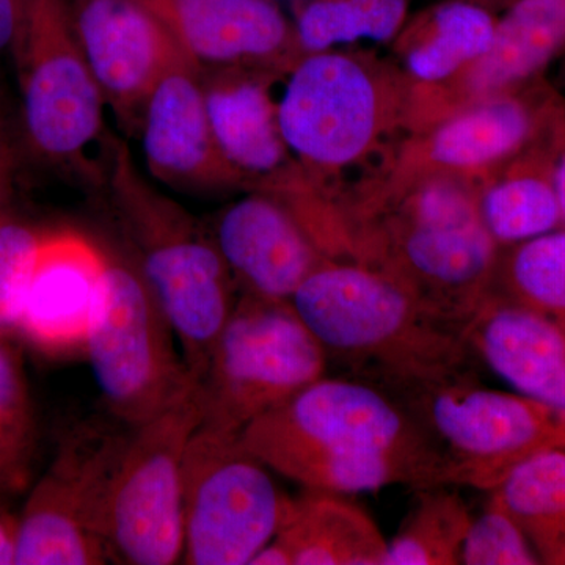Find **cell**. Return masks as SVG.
I'll return each mask as SVG.
<instances>
[{"mask_svg": "<svg viewBox=\"0 0 565 565\" xmlns=\"http://www.w3.org/2000/svg\"><path fill=\"white\" fill-rule=\"evenodd\" d=\"M241 437L269 470L308 490L456 486L451 463L407 408L360 379L323 375Z\"/></svg>", "mask_w": 565, "mask_h": 565, "instance_id": "obj_1", "label": "cell"}, {"mask_svg": "<svg viewBox=\"0 0 565 565\" xmlns=\"http://www.w3.org/2000/svg\"><path fill=\"white\" fill-rule=\"evenodd\" d=\"M275 99L289 154L337 211L381 188L414 134L411 85L363 52L299 55L275 77Z\"/></svg>", "mask_w": 565, "mask_h": 565, "instance_id": "obj_2", "label": "cell"}, {"mask_svg": "<svg viewBox=\"0 0 565 565\" xmlns=\"http://www.w3.org/2000/svg\"><path fill=\"white\" fill-rule=\"evenodd\" d=\"M289 302L327 359L388 393L476 379L463 329L373 267L327 259Z\"/></svg>", "mask_w": 565, "mask_h": 565, "instance_id": "obj_3", "label": "cell"}, {"mask_svg": "<svg viewBox=\"0 0 565 565\" xmlns=\"http://www.w3.org/2000/svg\"><path fill=\"white\" fill-rule=\"evenodd\" d=\"M106 185L134 263L199 382L239 297L232 274L210 230L150 181L125 140L111 139Z\"/></svg>", "mask_w": 565, "mask_h": 565, "instance_id": "obj_4", "label": "cell"}, {"mask_svg": "<svg viewBox=\"0 0 565 565\" xmlns=\"http://www.w3.org/2000/svg\"><path fill=\"white\" fill-rule=\"evenodd\" d=\"M177 344L132 256L109 247L84 353L115 422L132 429L188 392L195 381Z\"/></svg>", "mask_w": 565, "mask_h": 565, "instance_id": "obj_5", "label": "cell"}, {"mask_svg": "<svg viewBox=\"0 0 565 565\" xmlns=\"http://www.w3.org/2000/svg\"><path fill=\"white\" fill-rule=\"evenodd\" d=\"M327 363L291 302L239 294L195 382L202 424L243 433L323 377Z\"/></svg>", "mask_w": 565, "mask_h": 565, "instance_id": "obj_6", "label": "cell"}, {"mask_svg": "<svg viewBox=\"0 0 565 565\" xmlns=\"http://www.w3.org/2000/svg\"><path fill=\"white\" fill-rule=\"evenodd\" d=\"M10 54L32 150L106 184L92 151L106 141L107 104L74 32L70 0H28Z\"/></svg>", "mask_w": 565, "mask_h": 565, "instance_id": "obj_7", "label": "cell"}, {"mask_svg": "<svg viewBox=\"0 0 565 565\" xmlns=\"http://www.w3.org/2000/svg\"><path fill=\"white\" fill-rule=\"evenodd\" d=\"M455 470L456 486L489 490L526 459L565 449V418L523 394L482 388L476 379L390 393Z\"/></svg>", "mask_w": 565, "mask_h": 565, "instance_id": "obj_8", "label": "cell"}, {"mask_svg": "<svg viewBox=\"0 0 565 565\" xmlns=\"http://www.w3.org/2000/svg\"><path fill=\"white\" fill-rule=\"evenodd\" d=\"M241 434L200 424L189 441L182 564H250L280 527L289 498Z\"/></svg>", "mask_w": 565, "mask_h": 565, "instance_id": "obj_9", "label": "cell"}, {"mask_svg": "<svg viewBox=\"0 0 565 565\" xmlns=\"http://www.w3.org/2000/svg\"><path fill=\"white\" fill-rule=\"evenodd\" d=\"M202 424L196 384L129 429L107 511L111 563L172 565L184 550V459Z\"/></svg>", "mask_w": 565, "mask_h": 565, "instance_id": "obj_10", "label": "cell"}, {"mask_svg": "<svg viewBox=\"0 0 565 565\" xmlns=\"http://www.w3.org/2000/svg\"><path fill=\"white\" fill-rule=\"evenodd\" d=\"M129 427L84 424L62 441L18 516L17 565L111 563L107 511Z\"/></svg>", "mask_w": 565, "mask_h": 565, "instance_id": "obj_11", "label": "cell"}, {"mask_svg": "<svg viewBox=\"0 0 565 565\" xmlns=\"http://www.w3.org/2000/svg\"><path fill=\"white\" fill-rule=\"evenodd\" d=\"M564 115V96L542 77L412 134L393 172H446L482 181L545 137Z\"/></svg>", "mask_w": 565, "mask_h": 565, "instance_id": "obj_12", "label": "cell"}, {"mask_svg": "<svg viewBox=\"0 0 565 565\" xmlns=\"http://www.w3.org/2000/svg\"><path fill=\"white\" fill-rule=\"evenodd\" d=\"M74 32L107 109L139 129L152 88L181 58L172 33L141 0H70Z\"/></svg>", "mask_w": 565, "mask_h": 565, "instance_id": "obj_13", "label": "cell"}, {"mask_svg": "<svg viewBox=\"0 0 565 565\" xmlns=\"http://www.w3.org/2000/svg\"><path fill=\"white\" fill-rule=\"evenodd\" d=\"M501 13L484 54L448 84L412 93L414 132L470 104L542 79L563 57L565 0H515Z\"/></svg>", "mask_w": 565, "mask_h": 565, "instance_id": "obj_14", "label": "cell"}, {"mask_svg": "<svg viewBox=\"0 0 565 565\" xmlns=\"http://www.w3.org/2000/svg\"><path fill=\"white\" fill-rule=\"evenodd\" d=\"M137 131L148 174L167 188L192 195L244 191L212 132L202 70L189 58L174 63L152 88Z\"/></svg>", "mask_w": 565, "mask_h": 565, "instance_id": "obj_15", "label": "cell"}, {"mask_svg": "<svg viewBox=\"0 0 565 565\" xmlns=\"http://www.w3.org/2000/svg\"><path fill=\"white\" fill-rule=\"evenodd\" d=\"M109 247L74 228L43 230L18 337L50 356L84 353Z\"/></svg>", "mask_w": 565, "mask_h": 565, "instance_id": "obj_16", "label": "cell"}, {"mask_svg": "<svg viewBox=\"0 0 565 565\" xmlns=\"http://www.w3.org/2000/svg\"><path fill=\"white\" fill-rule=\"evenodd\" d=\"M202 71H282L297 57L294 22L274 0H141Z\"/></svg>", "mask_w": 565, "mask_h": 565, "instance_id": "obj_17", "label": "cell"}, {"mask_svg": "<svg viewBox=\"0 0 565 565\" xmlns=\"http://www.w3.org/2000/svg\"><path fill=\"white\" fill-rule=\"evenodd\" d=\"M210 230L239 294L289 302L326 255L273 193L245 191Z\"/></svg>", "mask_w": 565, "mask_h": 565, "instance_id": "obj_18", "label": "cell"}, {"mask_svg": "<svg viewBox=\"0 0 565 565\" xmlns=\"http://www.w3.org/2000/svg\"><path fill=\"white\" fill-rule=\"evenodd\" d=\"M212 132L244 191L273 184L297 166L278 122L275 77L280 71H202Z\"/></svg>", "mask_w": 565, "mask_h": 565, "instance_id": "obj_19", "label": "cell"}, {"mask_svg": "<svg viewBox=\"0 0 565 565\" xmlns=\"http://www.w3.org/2000/svg\"><path fill=\"white\" fill-rule=\"evenodd\" d=\"M463 333L475 359L565 418V323L492 291Z\"/></svg>", "mask_w": 565, "mask_h": 565, "instance_id": "obj_20", "label": "cell"}, {"mask_svg": "<svg viewBox=\"0 0 565 565\" xmlns=\"http://www.w3.org/2000/svg\"><path fill=\"white\" fill-rule=\"evenodd\" d=\"M497 13L473 0H446L405 21L394 39L396 68L412 93L455 79L492 41Z\"/></svg>", "mask_w": 565, "mask_h": 565, "instance_id": "obj_21", "label": "cell"}, {"mask_svg": "<svg viewBox=\"0 0 565 565\" xmlns=\"http://www.w3.org/2000/svg\"><path fill=\"white\" fill-rule=\"evenodd\" d=\"M274 541L291 565H384L388 542L344 494L305 489L289 498Z\"/></svg>", "mask_w": 565, "mask_h": 565, "instance_id": "obj_22", "label": "cell"}, {"mask_svg": "<svg viewBox=\"0 0 565 565\" xmlns=\"http://www.w3.org/2000/svg\"><path fill=\"white\" fill-rule=\"evenodd\" d=\"M564 117L545 137L481 181L479 211L501 248L563 228L553 182V148Z\"/></svg>", "mask_w": 565, "mask_h": 565, "instance_id": "obj_23", "label": "cell"}, {"mask_svg": "<svg viewBox=\"0 0 565 565\" xmlns=\"http://www.w3.org/2000/svg\"><path fill=\"white\" fill-rule=\"evenodd\" d=\"M492 494L530 539L542 564L565 565V449L515 467Z\"/></svg>", "mask_w": 565, "mask_h": 565, "instance_id": "obj_24", "label": "cell"}, {"mask_svg": "<svg viewBox=\"0 0 565 565\" xmlns=\"http://www.w3.org/2000/svg\"><path fill=\"white\" fill-rule=\"evenodd\" d=\"M407 11L408 0H294L297 46L311 54L359 41H393Z\"/></svg>", "mask_w": 565, "mask_h": 565, "instance_id": "obj_25", "label": "cell"}, {"mask_svg": "<svg viewBox=\"0 0 565 565\" xmlns=\"http://www.w3.org/2000/svg\"><path fill=\"white\" fill-rule=\"evenodd\" d=\"M449 486L418 490L414 508L388 542L384 565H457L470 511L463 498Z\"/></svg>", "mask_w": 565, "mask_h": 565, "instance_id": "obj_26", "label": "cell"}, {"mask_svg": "<svg viewBox=\"0 0 565 565\" xmlns=\"http://www.w3.org/2000/svg\"><path fill=\"white\" fill-rule=\"evenodd\" d=\"M493 292L565 323V228L501 248Z\"/></svg>", "mask_w": 565, "mask_h": 565, "instance_id": "obj_27", "label": "cell"}, {"mask_svg": "<svg viewBox=\"0 0 565 565\" xmlns=\"http://www.w3.org/2000/svg\"><path fill=\"white\" fill-rule=\"evenodd\" d=\"M36 422L28 379L10 341H0V500L31 481Z\"/></svg>", "mask_w": 565, "mask_h": 565, "instance_id": "obj_28", "label": "cell"}, {"mask_svg": "<svg viewBox=\"0 0 565 565\" xmlns=\"http://www.w3.org/2000/svg\"><path fill=\"white\" fill-rule=\"evenodd\" d=\"M13 172L0 174V341L20 332L22 307L43 230L14 210Z\"/></svg>", "mask_w": 565, "mask_h": 565, "instance_id": "obj_29", "label": "cell"}, {"mask_svg": "<svg viewBox=\"0 0 565 565\" xmlns=\"http://www.w3.org/2000/svg\"><path fill=\"white\" fill-rule=\"evenodd\" d=\"M465 565H535L542 564L530 539L514 516L490 498L482 514L471 520L460 553Z\"/></svg>", "mask_w": 565, "mask_h": 565, "instance_id": "obj_30", "label": "cell"}, {"mask_svg": "<svg viewBox=\"0 0 565 565\" xmlns=\"http://www.w3.org/2000/svg\"><path fill=\"white\" fill-rule=\"evenodd\" d=\"M28 0H0V57L10 54Z\"/></svg>", "mask_w": 565, "mask_h": 565, "instance_id": "obj_31", "label": "cell"}, {"mask_svg": "<svg viewBox=\"0 0 565 565\" xmlns=\"http://www.w3.org/2000/svg\"><path fill=\"white\" fill-rule=\"evenodd\" d=\"M553 182H555L557 204H559L561 223L565 228V117L557 126L555 148H553Z\"/></svg>", "mask_w": 565, "mask_h": 565, "instance_id": "obj_32", "label": "cell"}, {"mask_svg": "<svg viewBox=\"0 0 565 565\" xmlns=\"http://www.w3.org/2000/svg\"><path fill=\"white\" fill-rule=\"evenodd\" d=\"M18 516L0 500V565L14 564L17 555Z\"/></svg>", "mask_w": 565, "mask_h": 565, "instance_id": "obj_33", "label": "cell"}, {"mask_svg": "<svg viewBox=\"0 0 565 565\" xmlns=\"http://www.w3.org/2000/svg\"><path fill=\"white\" fill-rule=\"evenodd\" d=\"M13 152L6 132L0 128V174L13 172Z\"/></svg>", "mask_w": 565, "mask_h": 565, "instance_id": "obj_34", "label": "cell"}, {"mask_svg": "<svg viewBox=\"0 0 565 565\" xmlns=\"http://www.w3.org/2000/svg\"><path fill=\"white\" fill-rule=\"evenodd\" d=\"M473 2L481 3V6L487 7V9L494 11V13H498V11H503L505 7L511 6V3H514L515 0H473Z\"/></svg>", "mask_w": 565, "mask_h": 565, "instance_id": "obj_35", "label": "cell"}, {"mask_svg": "<svg viewBox=\"0 0 565 565\" xmlns=\"http://www.w3.org/2000/svg\"><path fill=\"white\" fill-rule=\"evenodd\" d=\"M561 58H563V68H561V76H563V82L565 85V54Z\"/></svg>", "mask_w": 565, "mask_h": 565, "instance_id": "obj_36", "label": "cell"}, {"mask_svg": "<svg viewBox=\"0 0 565 565\" xmlns=\"http://www.w3.org/2000/svg\"><path fill=\"white\" fill-rule=\"evenodd\" d=\"M7 173H9V172H7Z\"/></svg>", "mask_w": 565, "mask_h": 565, "instance_id": "obj_37", "label": "cell"}]
</instances>
